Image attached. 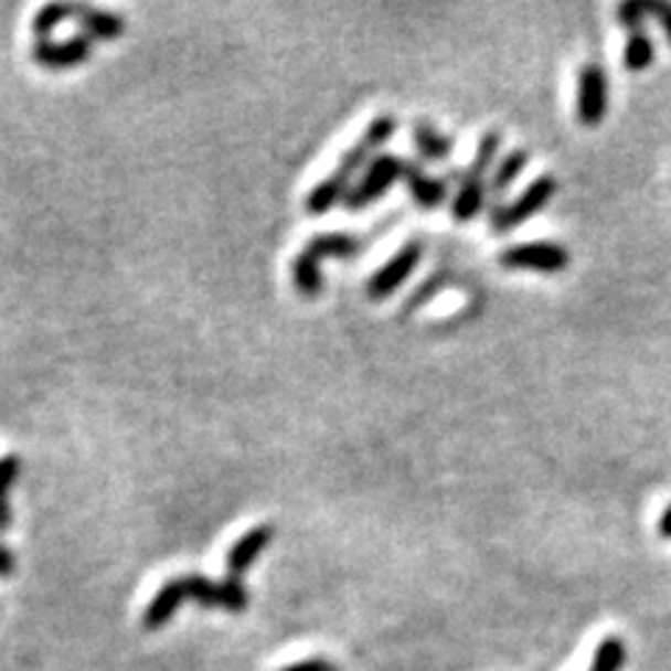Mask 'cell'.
Instances as JSON below:
<instances>
[{
    "instance_id": "obj_8",
    "label": "cell",
    "mask_w": 671,
    "mask_h": 671,
    "mask_svg": "<svg viewBox=\"0 0 671 671\" xmlns=\"http://www.w3.org/2000/svg\"><path fill=\"white\" fill-rule=\"evenodd\" d=\"M93 54V36L90 34H73L67 40H34L31 45V60L51 71H65V67L82 65L84 60H90Z\"/></svg>"
},
{
    "instance_id": "obj_1",
    "label": "cell",
    "mask_w": 671,
    "mask_h": 671,
    "mask_svg": "<svg viewBox=\"0 0 671 671\" xmlns=\"http://www.w3.org/2000/svg\"><path fill=\"white\" fill-rule=\"evenodd\" d=\"M395 129H397L395 115H377V118L366 126V132L361 135L359 143L342 157V162H339V166H336L333 171H330V174L324 177L311 193H308L306 213H311V216H324L328 210H333L336 204L344 202L350 188L355 185V177H359L361 168L370 166L372 157L381 155V146L390 143Z\"/></svg>"
},
{
    "instance_id": "obj_5",
    "label": "cell",
    "mask_w": 671,
    "mask_h": 671,
    "mask_svg": "<svg viewBox=\"0 0 671 671\" xmlns=\"http://www.w3.org/2000/svg\"><path fill=\"white\" fill-rule=\"evenodd\" d=\"M557 188H560L557 180H554L552 174L537 177V180H534L532 185H529L526 191L515 199V202L496 204V207L490 210V230L496 235H503V233H510V230L521 227L526 219L537 216L540 210L552 202L554 193H557Z\"/></svg>"
},
{
    "instance_id": "obj_18",
    "label": "cell",
    "mask_w": 671,
    "mask_h": 671,
    "mask_svg": "<svg viewBox=\"0 0 671 671\" xmlns=\"http://www.w3.org/2000/svg\"><path fill=\"white\" fill-rule=\"evenodd\" d=\"M20 470H23V461L20 456L7 454L0 456V532H7L12 526V507H9V490L18 481Z\"/></svg>"
},
{
    "instance_id": "obj_20",
    "label": "cell",
    "mask_w": 671,
    "mask_h": 671,
    "mask_svg": "<svg viewBox=\"0 0 671 671\" xmlns=\"http://www.w3.org/2000/svg\"><path fill=\"white\" fill-rule=\"evenodd\" d=\"M624 660H627V647H624L621 638H605L596 649L590 671H621Z\"/></svg>"
},
{
    "instance_id": "obj_9",
    "label": "cell",
    "mask_w": 671,
    "mask_h": 671,
    "mask_svg": "<svg viewBox=\"0 0 671 671\" xmlns=\"http://www.w3.org/2000/svg\"><path fill=\"white\" fill-rule=\"evenodd\" d=\"M419 258H423V249H419V244L403 246L395 258L386 260V264L370 277V283H366V297H370V300H375V302L392 297V294H395L397 288H401L403 283H406L408 277L414 275Z\"/></svg>"
},
{
    "instance_id": "obj_2",
    "label": "cell",
    "mask_w": 671,
    "mask_h": 671,
    "mask_svg": "<svg viewBox=\"0 0 671 671\" xmlns=\"http://www.w3.org/2000/svg\"><path fill=\"white\" fill-rule=\"evenodd\" d=\"M359 252H361V241L348 233L317 235V238L308 241V244L300 249V255L294 258L291 264L294 286H297V291H300L302 297L313 300V297H319V291H322V269H319L322 258L348 260L355 258Z\"/></svg>"
},
{
    "instance_id": "obj_13",
    "label": "cell",
    "mask_w": 671,
    "mask_h": 671,
    "mask_svg": "<svg viewBox=\"0 0 671 671\" xmlns=\"http://www.w3.org/2000/svg\"><path fill=\"white\" fill-rule=\"evenodd\" d=\"M526 166H529L526 149L510 151V155L501 157V160L496 162V168H492V174H490V182H487V193L492 196V207H496L498 199H501L503 193L515 185V180L523 174V168Z\"/></svg>"
},
{
    "instance_id": "obj_15",
    "label": "cell",
    "mask_w": 671,
    "mask_h": 671,
    "mask_svg": "<svg viewBox=\"0 0 671 671\" xmlns=\"http://www.w3.org/2000/svg\"><path fill=\"white\" fill-rule=\"evenodd\" d=\"M76 18L82 20L84 29L90 31V36H102V40H115L126 31L124 14L118 12H104V9L76 3Z\"/></svg>"
},
{
    "instance_id": "obj_7",
    "label": "cell",
    "mask_w": 671,
    "mask_h": 671,
    "mask_svg": "<svg viewBox=\"0 0 671 671\" xmlns=\"http://www.w3.org/2000/svg\"><path fill=\"white\" fill-rule=\"evenodd\" d=\"M610 107V82L605 67L590 62L576 78V120L582 126H599Z\"/></svg>"
},
{
    "instance_id": "obj_19",
    "label": "cell",
    "mask_w": 671,
    "mask_h": 671,
    "mask_svg": "<svg viewBox=\"0 0 671 671\" xmlns=\"http://www.w3.org/2000/svg\"><path fill=\"white\" fill-rule=\"evenodd\" d=\"M65 18H76V3H45L42 9H36L34 20H31V31L36 34V40H42Z\"/></svg>"
},
{
    "instance_id": "obj_24",
    "label": "cell",
    "mask_w": 671,
    "mask_h": 671,
    "mask_svg": "<svg viewBox=\"0 0 671 671\" xmlns=\"http://www.w3.org/2000/svg\"><path fill=\"white\" fill-rule=\"evenodd\" d=\"M283 671H336V669L328 663V660L313 658V660H302V663L286 665V669H283Z\"/></svg>"
},
{
    "instance_id": "obj_6",
    "label": "cell",
    "mask_w": 671,
    "mask_h": 671,
    "mask_svg": "<svg viewBox=\"0 0 671 671\" xmlns=\"http://www.w3.org/2000/svg\"><path fill=\"white\" fill-rule=\"evenodd\" d=\"M498 264L510 271H540V275H560L568 269L571 252L554 241H526V244L507 246L498 255Z\"/></svg>"
},
{
    "instance_id": "obj_22",
    "label": "cell",
    "mask_w": 671,
    "mask_h": 671,
    "mask_svg": "<svg viewBox=\"0 0 671 671\" xmlns=\"http://www.w3.org/2000/svg\"><path fill=\"white\" fill-rule=\"evenodd\" d=\"M643 14L647 12V0H627L618 7V23L629 31H638L643 23Z\"/></svg>"
},
{
    "instance_id": "obj_23",
    "label": "cell",
    "mask_w": 671,
    "mask_h": 671,
    "mask_svg": "<svg viewBox=\"0 0 671 671\" xmlns=\"http://www.w3.org/2000/svg\"><path fill=\"white\" fill-rule=\"evenodd\" d=\"M647 12L658 20L660 29L665 31V36H669V42H671V3L669 0H647Z\"/></svg>"
},
{
    "instance_id": "obj_25",
    "label": "cell",
    "mask_w": 671,
    "mask_h": 671,
    "mask_svg": "<svg viewBox=\"0 0 671 671\" xmlns=\"http://www.w3.org/2000/svg\"><path fill=\"white\" fill-rule=\"evenodd\" d=\"M14 574V554L9 545L0 543V576H12Z\"/></svg>"
},
{
    "instance_id": "obj_21",
    "label": "cell",
    "mask_w": 671,
    "mask_h": 671,
    "mask_svg": "<svg viewBox=\"0 0 671 671\" xmlns=\"http://www.w3.org/2000/svg\"><path fill=\"white\" fill-rule=\"evenodd\" d=\"M222 590H224L222 610L244 613L246 607H249V590L241 585V579H233V576H227V579L222 582Z\"/></svg>"
},
{
    "instance_id": "obj_14",
    "label": "cell",
    "mask_w": 671,
    "mask_h": 671,
    "mask_svg": "<svg viewBox=\"0 0 671 671\" xmlns=\"http://www.w3.org/2000/svg\"><path fill=\"white\" fill-rule=\"evenodd\" d=\"M414 149H417L419 160L428 162H443L454 155V140L448 135H443L437 126H432L428 120H417L412 129Z\"/></svg>"
},
{
    "instance_id": "obj_26",
    "label": "cell",
    "mask_w": 671,
    "mask_h": 671,
    "mask_svg": "<svg viewBox=\"0 0 671 671\" xmlns=\"http://www.w3.org/2000/svg\"><path fill=\"white\" fill-rule=\"evenodd\" d=\"M658 529H660V534H663V537L671 540V503L663 510V515H660Z\"/></svg>"
},
{
    "instance_id": "obj_3",
    "label": "cell",
    "mask_w": 671,
    "mask_h": 671,
    "mask_svg": "<svg viewBox=\"0 0 671 671\" xmlns=\"http://www.w3.org/2000/svg\"><path fill=\"white\" fill-rule=\"evenodd\" d=\"M498 151H501V135L484 132V138L479 140V149H476L473 166L461 174L459 191H456L454 204H450V213H454L456 222H470L484 207L487 182H490L492 168H496Z\"/></svg>"
},
{
    "instance_id": "obj_17",
    "label": "cell",
    "mask_w": 671,
    "mask_h": 671,
    "mask_svg": "<svg viewBox=\"0 0 671 671\" xmlns=\"http://www.w3.org/2000/svg\"><path fill=\"white\" fill-rule=\"evenodd\" d=\"M652 62H654L652 36H649L643 29L632 31V34L627 36V45H624V67L632 73H641L647 71Z\"/></svg>"
},
{
    "instance_id": "obj_12",
    "label": "cell",
    "mask_w": 671,
    "mask_h": 671,
    "mask_svg": "<svg viewBox=\"0 0 671 671\" xmlns=\"http://www.w3.org/2000/svg\"><path fill=\"white\" fill-rule=\"evenodd\" d=\"M188 599L185 594V585H182V576H174V579H168L166 585L160 587L155 594V599L149 601V607H146L143 613V627L146 629H160L166 627L168 621H171V616H174L177 610L182 607V601Z\"/></svg>"
},
{
    "instance_id": "obj_4",
    "label": "cell",
    "mask_w": 671,
    "mask_h": 671,
    "mask_svg": "<svg viewBox=\"0 0 671 671\" xmlns=\"http://www.w3.org/2000/svg\"><path fill=\"white\" fill-rule=\"evenodd\" d=\"M403 171H406V160H403V157L375 155L370 160V166L364 168V174L355 180V185L350 188V193L344 196V207H348L350 213L366 210L370 204H375L377 199L386 196V193L403 180Z\"/></svg>"
},
{
    "instance_id": "obj_16",
    "label": "cell",
    "mask_w": 671,
    "mask_h": 671,
    "mask_svg": "<svg viewBox=\"0 0 671 671\" xmlns=\"http://www.w3.org/2000/svg\"><path fill=\"white\" fill-rule=\"evenodd\" d=\"M182 585H185L188 599L196 601L199 607H204V610H222V601H224L222 582H213L207 579V576H199V574H188L182 576Z\"/></svg>"
},
{
    "instance_id": "obj_10",
    "label": "cell",
    "mask_w": 671,
    "mask_h": 671,
    "mask_svg": "<svg viewBox=\"0 0 671 671\" xmlns=\"http://www.w3.org/2000/svg\"><path fill=\"white\" fill-rule=\"evenodd\" d=\"M271 537H275V529L271 526H255L246 534H241L227 552V574L233 579H241L255 565V560L264 554V548H269Z\"/></svg>"
},
{
    "instance_id": "obj_11",
    "label": "cell",
    "mask_w": 671,
    "mask_h": 671,
    "mask_svg": "<svg viewBox=\"0 0 671 671\" xmlns=\"http://www.w3.org/2000/svg\"><path fill=\"white\" fill-rule=\"evenodd\" d=\"M403 182H406L408 193L423 210H437L439 204L448 199V182L432 177L423 166L406 160V171H403Z\"/></svg>"
}]
</instances>
